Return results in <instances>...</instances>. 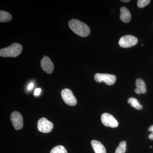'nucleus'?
<instances>
[{"label": "nucleus", "mask_w": 153, "mask_h": 153, "mask_svg": "<svg viewBox=\"0 0 153 153\" xmlns=\"http://www.w3.org/2000/svg\"><path fill=\"white\" fill-rule=\"evenodd\" d=\"M131 16L130 12L126 7H122L120 8V19L124 23H127L131 20Z\"/></svg>", "instance_id": "obj_11"}, {"label": "nucleus", "mask_w": 153, "mask_h": 153, "mask_svg": "<svg viewBox=\"0 0 153 153\" xmlns=\"http://www.w3.org/2000/svg\"><path fill=\"white\" fill-rule=\"evenodd\" d=\"M128 102L131 104V106L137 110H141L143 108V106L139 102L137 99L134 97H130L128 100Z\"/></svg>", "instance_id": "obj_14"}, {"label": "nucleus", "mask_w": 153, "mask_h": 153, "mask_svg": "<svg viewBox=\"0 0 153 153\" xmlns=\"http://www.w3.org/2000/svg\"><path fill=\"white\" fill-rule=\"evenodd\" d=\"M136 86L137 88L135 89L134 91L137 94L140 95V94H145L146 93V86L143 79L140 78L137 79L136 80Z\"/></svg>", "instance_id": "obj_10"}, {"label": "nucleus", "mask_w": 153, "mask_h": 153, "mask_svg": "<svg viewBox=\"0 0 153 153\" xmlns=\"http://www.w3.org/2000/svg\"><path fill=\"white\" fill-rule=\"evenodd\" d=\"M150 147L151 148H152V146H150Z\"/></svg>", "instance_id": "obj_23"}, {"label": "nucleus", "mask_w": 153, "mask_h": 153, "mask_svg": "<svg viewBox=\"0 0 153 153\" xmlns=\"http://www.w3.org/2000/svg\"><path fill=\"white\" fill-rule=\"evenodd\" d=\"M137 38L131 35L123 36L120 39L119 44L122 48H130L134 46L138 43Z\"/></svg>", "instance_id": "obj_4"}, {"label": "nucleus", "mask_w": 153, "mask_h": 153, "mask_svg": "<svg viewBox=\"0 0 153 153\" xmlns=\"http://www.w3.org/2000/svg\"><path fill=\"white\" fill-rule=\"evenodd\" d=\"M11 120L14 127L17 130L21 129L23 128V118L22 115L20 112L14 111L11 115Z\"/></svg>", "instance_id": "obj_8"}, {"label": "nucleus", "mask_w": 153, "mask_h": 153, "mask_svg": "<svg viewBox=\"0 0 153 153\" xmlns=\"http://www.w3.org/2000/svg\"><path fill=\"white\" fill-rule=\"evenodd\" d=\"M33 83H31L30 84V85H29V86H28V90H31V89L33 88Z\"/></svg>", "instance_id": "obj_19"}, {"label": "nucleus", "mask_w": 153, "mask_h": 153, "mask_svg": "<svg viewBox=\"0 0 153 153\" xmlns=\"http://www.w3.org/2000/svg\"><path fill=\"white\" fill-rule=\"evenodd\" d=\"M61 97L63 101L66 104L70 106H75L77 104V100L71 90L68 88L62 90L61 92Z\"/></svg>", "instance_id": "obj_5"}, {"label": "nucleus", "mask_w": 153, "mask_h": 153, "mask_svg": "<svg viewBox=\"0 0 153 153\" xmlns=\"http://www.w3.org/2000/svg\"><path fill=\"white\" fill-rule=\"evenodd\" d=\"M148 130L149 131L152 132H153V125L151 126L149 128V129H148Z\"/></svg>", "instance_id": "obj_20"}, {"label": "nucleus", "mask_w": 153, "mask_h": 153, "mask_svg": "<svg viewBox=\"0 0 153 153\" xmlns=\"http://www.w3.org/2000/svg\"><path fill=\"white\" fill-rule=\"evenodd\" d=\"M91 145L95 153H106L105 147L100 142L93 140L91 141Z\"/></svg>", "instance_id": "obj_12"}, {"label": "nucleus", "mask_w": 153, "mask_h": 153, "mask_svg": "<svg viewBox=\"0 0 153 153\" xmlns=\"http://www.w3.org/2000/svg\"><path fill=\"white\" fill-rule=\"evenodd\" d=\"M50 153H68L65 148L62 146H58L53 148Z\"/></svg>", "instance_id": "obj_16"}, {"label": "nucleus", "mask_w": 153, "mask_h": 153, "mask_svg": "<svg viewBox=\"0 0 153 153\" xmlns=\"http://www.w3.org/2000/svg\"><path fill=\"white\" fill-rule=\"evenodd\" d=\"M53 124L45 118H41L38 121V130L42 133H48L50 132L53 129Z\"/></svg>", "instance_id": "obj_7"}, {"label": "nucleus", "mask_w": 153, "mask_h": 153, "mask_svg": "<svg viewBox=\"0 0 153 153\" xmlns=\"http://www.w3.org/2000/svg\"><path fill=\"white\" fill-rule=\"evenodd\" d=\"M150 2V0H138L137 1L138 7L140 8H142L148 5Z\"/></svg>", "instance_id": "obj_17"}, {"label": "nucleus", "mask_w": 153, "mask_h": 153, "mask_svg": "<svg viewBox=\"0 0 153 153\" xmlns=\"http://www.w3.org/2000/svg\"><path fill=\"white\" fill-rule=\"evenodd\" d=\"M41 66L43 70L48 74H51L54 70V64L51 59L45 55L41 60Z\"/></svg>", "instance_id": "obj_9"}, {"label": "nucleus", "mask_w": 153, "mask_h": 153, "mask_svg": "<svg viewBox=\"0 0 153 153\" xmlns=\"http://www.w3.org/2000/svg\"><path fill=\"white\" fill-rule=\"evenodd\" d=\"M149 138V139L153 140V132H152V133L150 134Z\"/></svg>", "instance_id": "obj_21"}, {"label": "nucleus", "mask_w": 153, "mask_h": 153, "mask_svg": "<svg viewBox=\"0 0 153 153\" xmlns=\"http://www.w3.org/2000/svg\"><path fill=\"white\" fill-rule=\"evenodd\" d=\"M126 143L125 141L121 142L116 149L115 153H125L126 152Z\"/></svg>", "instance_id": "obj_15"}, {"label": "nucleus", "mask_w": 153, "mask_h": 153, "mask_svg": "<svg viewBox=\"0 0 153 153\" xmlns=\"http://www.w3.org/2000/svg\"><path fill=\"white\" fill-rule=\"evenodd\" d=\"M101 120L102 123L105 126L113 128L118 126L119 123L117 120L112 115L108 113L102 114L101 116Z\"/></svg>", "instance_id": "obj_6"}, {"label": "nucleus", "mask_w": 153, "mask_h": 153, "mask_svg": "<svg viewBox=\"0 0 153 153\" xmlns=\"http://www.w3.org/2000/svg\"><path fill=\"white\" fill-rule=\"evenodd\" d=\"M12 19V15L10 13L6 11H0V22H9Z\"/></svg>", "instance_id": "obj_13"}, {"label": "nucleus", "mask_w": 153, "mask_h": 153, "mask_svg": "<svg viewBox=\"0 0 153 153\" xmlns=\"http://www.w3.org/2000/svg\"><path fill=\"white\" fill-rule=\"evenodd\" d=\"M22 46L19 43H14L7 48L0 50V55L3 57H16L22 50Z\"/></svg>", "instance_id": "obj_2"}, {"label": "nucleus", "mask_w": 153, "mask_h": 153, "mask_svg": "<svg viewBox=\"0 0 153 153\" xmlns=\"http://www.w3.org/2000/svg\"><path fill=\"white\" fill-rule=\"evenodd\" d=\"M68 26L74 33L81 37H87L90 34V28L88 26L79 20L71 19L68 22Z\"/></svg>", "instance_id": "obj_1"}, {"label": "nucleus", "mask_w": 153, "mask_h": 153, "mask_svg": "<svg viewBox=\"0 0 153 153\" xmlns=\"http://www.w3.org/2000/svg\"><path fill=\"white\" fill-rule=\"evenodd\" d=\"M41 92V89L40 88H36V90L34 92V95L36 96H38L40 94Z\"/></svg>", "instance_id": "obj_18"}, {"label": "nucleus", "mask_w": 153, "mask_h": 153, "mask_svg": "<svg viewBox=\"0 0 153 153\" xmlns=\"http://www.w3.org/2000/svg\"><path fill=\"white\" fill-rule=\"evenodd\" d=\"M121 1L124 2H129L130 1V0H122Z\"/></svg>", "instance_id": "obj_22"}, {"label": "nucleus", "mask_w": 153, "mask_h": 153, "mask_svg": "<svg viewBox=\"0 0 153 153\" xmlns=\"http://www.w3.org/2000/svg\"><path fill=\"white\" fill-rule=\"evenodd\" d=\"M94 79L97 82H104L107 85H113L116 81V77L113 74L97 73L94 76Z\"/></svg>", "instance_id": "obj_3"}]
</instances>
